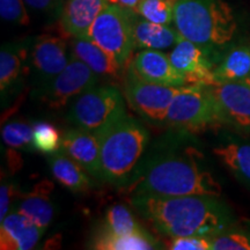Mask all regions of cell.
Returning a JSON list of instances; mask_svg holds the SVG:
<instances>
[{"instance_id":"cell-1","label":"cell","mask_w":250,"mask_h":250,"mask_svg":"<svg viewBox=\"0 0 250 250\" xmlns=\"http://www.w3.org/2000/svg\"><path fill=\"white\" fill-rule=\"evenodd\" d=\"M131 204L153 228L169 237H211L229 228V208L218 196L132 195Z\"/></svg>"},{"instance_id":"cell-2","label":"cell","mask_w":250,"mask_h":250,"mask_svg":"<svg viewBox=\"0 0 250 250\" xmlns=\"http://www.w3.org/2000/svg\"><path fill=\"white\" fill-rule=\"evenodd\" d=\"M131 184V195L220 196L221 187L210 171L189 155H165L153 160Z\"/></svg>"},{"instance_id":"cell-3","label":"cell","mask_w":250,"mask_h":250,"mask_svg":"<svg viewBox=\"0 0 250 250\" xmlns=\"http://www.w3.org/2000/svg\"><path fill=\"white\" fill-rule=\"evenodd\" d=\"M173 23L183 39L214 56L232 42L237 30L235 15L224 0H176Z\"/></svg>"},{"instance_id":"cell-4","label":"cell","mask_w":250,"mask_h":250,"mask_svg":"<svg viewBox=\"0 0 250 250\" xmlns=\"http://www.w3.org/2000/svg\"><path fill=\"white\" fill-rule=\"evenodd\" d=\"M100 138L101 181L118 187L125 186L134 179V168L148 144V131L126 115L105 130Z\"/></svg>"},{"instance_id":"cell-5","label":"cell","mask_w":250,"mask_h":250,"mask_svg":"<svg viewBox=\"0 0 250 250\" xmlns=\"http://www.w3.org/2000/svg\"><path fill=\"white\" fill-rule=\"evenodd\" d=\"M125 100L115 86H99L80 94L68 111L67 118L76 127L101 134L126 116Z\"/></svg>"},{"instance_id":"cell-6","label":"cell","mask_w":250,"mask_h":250,"mask_svg":"<svg viewBox=\"0 0 250 250\" xmlns=\"http://www.w3.org/2000/svg\"><path fill=\"white\" fill-rule=\"evenodd\" d=\"M165 124L191 132L220 124L211 86H183L170 103Z\"/></svg>"},{"instance_id":"cell-7","label":"cell","mask_w":250,"mask_h":250,"mask_svg":"<svg viewBox=\"0 0 250 250\" xmlns=\"http://www.w3.org/2000/svg\"><path fill=\"white\" fill-rule=\"evenodd\" d=\"M133 12L108 4L95 19L87 37L126 66L134 49Z\"/></svg>"},{"instance_id":"cell-8","label":"cell","mask_w":250,"mask_h":250,"mask_svg":"<svg viewBox=\"0 0 250 250\" xmlns=\"http://www.w3.org/2000/svg\"><path fill=\"white\" fill-rule=\"evenodd\" d=\"M182 87L148 83L137 76L130 65L124 74V94L130 107L151 123L165 124L168 109Z\"/></svg>"},{"instance_id":"cell-9","label":"cell","mask_w":250,"mask_h":250,"mask_svg":"<svg viewBox=\"0 0 250 250\" xmlns=\"http://www.w3.org/2000/svg\"><path fill=\"white\" fill-rule=\"evenodd\" d=\"M98 76L80 59L72 56L67 66L61 73L41 85L36 98L51 109H61L71 99L79 96L96 85Z\"/></svg>"},{"instance_id":"cell-10","label":"cell","mask_w":250,"mask_h":250,"mask_svg":"<svg viewBox=\"0 0 250 250\" xmlns=\"http://www.w3.org/2000/svg\"><path fill=\"white\" fill-rule=\"evenodd\" d=\"M220 124L250 132V79L211 86Z\"/></svg>"},{"instance_id":"cell-11","label":"cell","mask_w":250,"mask_h":250,"mask_svg":"<svg viewBox=\"0 0 250 250\" xmlns=\"http://www.w3.org/2000/svg\"><path fill=\"white\" fill-rule=\"evenodd\" d=\"M214 57L196 43L181 39L169 54L173 65L186 78L188 85L215 86Z\"/></svg>"},{"instance_id":"cell-12","label":"cell","mask_w":250,"mask_h":250,"mask_svg":"<svg viewBox=\"0 0 250 250\" xmlns=\"http://www.w3.org/2000/svg\"><path fill=\"white\" fill-rule=\"evenodd\" d=\"M68 62L67 44L61 37L43 35L34 41L29 52V65L41 85L61 73Z\"/></svg>"},{"instance_id":"cell-13","label":"cell","mask_w":250,"mask_h":250,"mask_svg":"<svg viewBox=\"0 0 250 250\" xmlns=\"http://www.w3.org/2000/svg\"><path fill=\"white\" fill-rule=\"evenodd\" d=\"M61 148L90 176L101 180V138L99 134L80 127L67 130L62 137Z\"/></svg>"},{"instance_id":"cell-14","label":"cell","mask_w":250,"mask_h":250,"mask_svg":"<svg viewBox=\"0 0 250 250\" xmlns=\"http://www.w3.org/2000/svg\"><path fill=\"white\" fill-rule=\"evenodd\" d=\"M129 65L137 76L148 83L170 87L188 85L183 74L175 68L169 55L164 54L160 50L143 49Z\"/></svg>"},{"instance_id":"cell-15","label":"cell","mask_w":250,"mask_h":250,"mask_svg":"<svg viewBox=\"0 0 250 250\" xmlns=\"http://www.w3.org/2000/svg\"><path fill=\"white\" fill-rule=\"evenodd\" d=\"M54 183L50 180H42L33 187L29 192H19L17 211L26 215L41 229L45 230L51 224L55 215V205L52 202Z\"/></svg>"},{"instance_id":"cell-16","label":"cell","mask_w":250,"mask_h":250,"mask_svg":"<svg viewBox=\"0 0 250 250\" xmlns=\"http://www.w3.org/2000/svg\"><path fill=\"white\" fill-rule=\"evenodd\" d=\"M44 230L36 226L26 215L11 211L0 221V249L29 250L35 248Z\"/></svg>"},{"instance_id":"cell-17","label":"cell","mask_w":250,"mask_h":250,"mask_svg":"<svg viewBox=\"0 0 250 250\" xmlns=\"http://www.w3.org/2000/svg\"><path fill=\"white\" fill-rule=\"evenodd\" d=\"M72 56L83 62L98 77L118 79L125 74V67L88 37H73Z\"/></svg>"},{"instance_id":"cell-18","label":"cell","mask_w":250,"mask_h":250,"mask_svg":"<svg viewBox=\"0 0 250 250\" xmlns=\"http://www.w3.org/2000/svg\"><path fill=\"white\" fill-rule=\"evenodd\" d=\"M108 0H67L62 9L61 23L72 37H87L88 31Z\"/></svg>"},{"instance_id":"cell-19","label":"cell","mask_w":250,"mask_h":250,"mask_svg":"<svg viewBox=\"0 0 250 250\" xmlns=\"http://www.w3.org/2000/svg\"><path fill=\"white\" fill-rule=\"evenodd\" d=\"M49 167L54 179L70 191L80 193L92 189L89 174L66 153L57 151L50 154Z\"/></svg>"},{"instance_id":"cell-20","label":"cell","mask_w":250,"mask_h":250,"mask_svg":"<svg viewBox=\"0 0 250 250\" xmlns=\"http://www.w3.org/2000/svg\"><path fill=\"white\" fill-rule=\"evenodd\" d=\"M133 37L136 48L167 50L174 48L182 39L176 28L168 24H159L133 17Z\"/></svg>"},{"instance_id":"cell-21","label":"cell","mask_w":250,"mask_h":250,"mask_svg":"<svg viewBox=\"0 0 250 250\" xmlns=\"http://www.w3.org/2000/svg\"><path fill=\"white\" fill-rule=\"evenodd\" d=\"M217 85L250 79V45L237 44L227 49L214 67Z\"/></svg>"},{"instance_id":"cell-22","label":"cell","mask_w":250,"mask_h":250,"mask_svg":"<svg viewBox=\"0 0 250 250\" xmlns=\"http://www.w3.org/2000/svg\"><path fill=\"white\" fill-rule=\"evenodd\" d=\"M27 46L18 43L4 44L0 51V92L4 100L18 86L23 76Z\"/></svg>"},{"instance_id":"cell-23","label":"cell","mask_w":250,"mask_h":250,"mask_svg":"<svg viewBox=\"0 0 250 250\" xmlns=\"http://www.w3.org/2000/svg\"><path fill=\"white\" fill-rule=\"evenodd\" d=\"M213 154L239 182L250 189V143H227L215 147Z\"/></svg>"},{"instance_id":"cell-24","label":"cell","mask_w":250,"mask_h":250,"mask_svg":"<svg viewBox=\"0 0 250 250\" xmlns=\"http://www.w3.org/2000/svg\"><path fill=\"white\" fill-rule=\"evenodd\" d=\"M159 246L160 243L145 229L127 235H115L99 229L93 237L89 248L99 250H151L160 249L161 247Z\"/></svg>"},{"instance_id":"cell-25","label":"cell","mask_w":250,"mask_h":250,"mask_svg":"<svg viewBox=\"0 0 250 250\" xmlns=\"http://www.w3.org/2000/svg\"><path fill=\"white\" fill-rule=\"evenodd\" d=\"M100 229L115 235H127V234L138 233L144 228L134 219L129 208L125 205H112L105 212L104 220Z\"/></svg>"},{"instance_id":"cell-26","label":"cell","mask_w":250,"mask_h":250,"mask_svg":"<svg viewBox=\"0 0 250 250\" xmlns=\"http://www.w3.org/2000/svg\"><path fill=\"white\" fill-rule=\"evenodd\" d=\"M1 137L8 147L27 152L36 151L33 140V125L26 122L14 121L7 123L2 127Z\"/></svg>"},{"instance_id":"cell-27","label":"cell","mask_w":250,"mask_h":250,"mask_svg":"<svg viewBox=\"0 0 250 250\" xmlns=\"http://www.w3.org/2000/svg\"><path fill=\"white\" fill-rule=\"evenodd\" d=\"M176 0H140L136 13L140 18L159 24L174 22V7Z\"/></svg>"},{"instance_id":"cell-28","label":"cell","mask_w":250,"mask_h":250,"mask_svg":"<svg viewBox=\"0 0 250 250\" xmlns=\"http://www.w3.org/2000/svg\"><path fill=\"white\" fill-rule=\"evenodd\" d=\"M62 134L55 125L48 122H36L33 124V140L36 151L52 154L62 146Z\"/></svg>"},{"instance_id":"cell-29","label":"cell","mask_w":250,"mask_h":250,"mask_svg":"<svg viewBox=\"0 0 250 250\" xmlns=\"http://www.w3.org/2000/svg\"><path fill=\"white\" fill-rule=\"evenodd\" d=\"M211 250H250V240L247 233L227 229L210 237Z\"/></svg>"},{"instance_id":"cell-30","label":"cell","mask_w":250,"mask_h":250,"mask_svg":"<svg viewBox=\"0 0 250 250\" xmlns=\"http://www.w3.org/2000/svg\"><path fill=\"white\" fill-rule=\"evenodd\" d=\"M26 2L24 0H0V15L4 21L19 26L29 23Z\"/></svg>"},{"instance_id":"cell-31","label":"cell","mask_w":250,"mask_h":250,"mask_svg":"<svg viewBox=\"0 0 250 250\" xmlns=\"http://www.w3.org/2000/svg\"><path fill=\"white\" fill-rule=\"evenodd\" d=\"M171 250H211L210 237L180 236L171 237L169 247Z\"/></svg>"},{"instance_id":"cell-32","label":"cell","mask_w":250,"mask_h":250,"mask_svg":"<svg viewBox=\"0 0 250 250\" xmlns=\"http://www.w3.org/2000/svg\"><path fill=\"white\" fill-rule=\"evenodd\" d=\"M19 190L15 184L8 182V181H2L1 188H0V221L5 219L6 215L9 213L11 208V203L14 198H18Z\"/></svg>"},{"instance_id":"cell-33","label":"cell","mask_w":250,"mask_h":250,"mask_svg":"<svg viewBox=\"0 0 250 250\" xmlns=\"http://www.w3.org/2000/svg\"><path fill=\"white\" fill-rule=\"evenodd\" d=\"M26 5L40 12H50L58 6L59 0H24Z\"/></svg>"},{"instance_id":"cell-34","label":"cell","mask_w":250,"mask_h":250,"mask_svg":"<svg viewBox=\"0 0 250 250\" xmlns=\"http://www.w3.org/2000/svg\"><path fill=\"white\" fill-rule=\"evenodd\" d=\"M140 0H115V4L120 5L121 7H123L127 11L136 12L137 7H138Z\"/></svg>"},{"instance_id":"cell-35","label":"cell","mask_w":250,"mask_h":250,"mask_svg":"<svg viewBox=\"0 0 250 250\" xmlns=\"http://www.w3.org/2000/svg\"><path fill=\"white\" fill-rule=\"evenodd\" d=\"M248 236H249V240H250V234H248Z\"/></svg>"}]
</instances>
